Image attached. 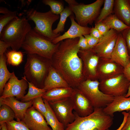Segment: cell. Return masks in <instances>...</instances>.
<instances>
[{"label": "cell", "instance_id": "1", "mask_svg": "<svg viewBox=\"0 0 130 130\" xmlns=\"http://www.w3.org/2000/svg\"><path fill=\"white\" fill-rule=\"evenodd\" d=\"M79 39H68L61 41L51 60L52 66L73 88L85 80L82 61L78 54L80 49L77 45Z\"/></svg>", "mask_w": 130, "mask_h": 130}, {"label": "cell", "instance_id": "2", "mask_svg": "<svg viewBox=\"0 0 130 130\" xmlns=\"http://www.w3.org/2000/svg\"><path fill=\"white\" fill-rule=\"evenodd\" d=\"M103 108H95L93 112L84 117L75 112L74 121L68 124L65 130H108L113 123V118L105 113Z\"/></svg>", "mask_w": 130, "mask_h": 130}, {"label": "cell", "instance_id": "3", "mask_svg": "<svg viewBox=\"0 0 130 130\" xmlns=\"http://www.w3.org/2000/svg\"><path fill=\"white\" fill-rule=\"evenodd\" d=\"M32 29L26 17H17L3 28L0 33V40L6 43L12 50L18 51Z\"/></svg>", "mask_w": 130, "mask_h": 130}, {"label": "cell", "instance_id": "4", "mask_svg": "<svg viewBox=\"0 0 130 130\" xmlns=\"http://www.w3.org/2000/svg\"><path fill=\"white\" fill-rule=\"evenodd\" d=\"M60 42L53 44L33 28L27 34L21 48L27 54H37L51 60Z\"/></svg>", "mask_w": 130, "mask_h": 130}, {"label": "cell", "instance_id": "5", "mask_svg": "<svg viewBox=\"0 0 130 130\" xmlns=\"http://www.w3.org/2000/svg\"><path fill=\"white\" fill-rule=\"evenodd\" d=\"M51 65V60L35 54H27L24 74L27 80L36 87L43 88L49 69Z\"/></svg>", "mask_w": 130, "mask_h": 130}, {"label": "cell", "instance_id": "6", "mask_svg": "<svg viewBox=\"0 0 130 130\" xmlns=\"http://www.w3.org/2000/svg\"><path fill=\"white\" fill-rule=\"evenodd\" d=\"M26 15L28 20H32L35 23V26L33 29L52 41L60 35V33L56 34L52 29L53 23L60 17L59 15L54 14L51 10L41 12L31 8L27 12Z\"/></svg>", "mask_w": 130, "mask_h": 130}, {"label": "cell", "instance_id": "7", "mask_svg": "<svg viewBox=\"0 0 130 130\" xmlns=\"http://www.w3.org/2000/svg\"><path fill=\"white\" fill-rule=\"evenodd\" d=\"M69 6L74 13L77 23L83 26L91 25L96 20L99 13L101 7L104 0H97L88 4L80 3L75 0H65Z\"/></svg>", "mask_w": 130, "mask_h": 130}, {"label": "cell", "instance_id": "8", "mask_svg": "<svg viewBox=\"0 0 130 130\" xmlns=\"http://www.w3.org/2000/svg\"><path fill=\"white\" fill-rule=\"evenodd\" d=\"M98 80L86 79L76 88L88 99L94 108H104L113 101L114 97L106 95L99 88Z\"/></svg>", "mask_w": 130, "mask_h": 130}, {"label": "cell", "instance_id": "9", "mask_svg": "<svg viewBox=\"0 0 130 130\" xmlns=\"http://www.w3.org/2000/svg\"><path fill=\"white\" fill-rule=\"evenodd\" d=\"M99 82V87L101 91L106 95L116 97L125 96L130 81L123 73Z\"/></svg>", "mask_w": 130, "mask_h": 130}, {"label": "cell", "instance_id": "10", "mask_svg": "<svg viewBox=\"0 0 130 130\" xmlns=\"http://www.w3.org/2000/svg\"><path fill=\"white\" fill-rule=\"evenodd\" d=\"M48 102L57 118L65 128L75 120V115L73 112V105L71 97Z\"/></svg>", "mask_w": 130, "mask_h": 130}, {"label": "cell", "instance_id": "11", "mask_svg": "<svg viewBox=\"0 0 130 130\" xmlns=\"http://www.w3.org/2000/svg\"><path fill=\"white\" fill-rule=\"evenodd\" d=\"M119 33L115 30L110 29L91 49L100 58H110Z\"/></svg>", "mask_w": 130, "mask_h": 130}, {"label": "cell", "instance_id": "12", "mask_svg": "<svg viewBox=\"0 0 130 130\" xmlns=\"http://www.w3.org/2000/svg\"><path fill=\"white\" fill-rule=\"evenodd\" d=\"M78 54L83 63V73L86 79H97V69L100 58L91 49L86 50L80 49Z\"/></svg>", "mask_w": 130, "mask_h": 130}, {"label": "cell", "instance_id": "13", "mask_svg": "<svg viewBox=\"0 0 130 130\" xmlns=\"http://www.w3.org/2000/svg\"><path fill=\"white\" fill-rule=\"evenodd\" d=\"M28 87V84L25 76L19 80L15 75L5 85L0 98L14 97L21 99L25 95Z\"/></svg>", "mask_w": 130, "mask_h": 130}, {"label": "cell", "instance_id": "14", "mask_svg": "<svg viewBox=\"0 0 130 130\" xmlns=\"http://www.w3.org/2000/svg\"><path fill=\"white\" fill-rule=\"evenodd\" d=\"M124 67L111 58H100L97 69V79L99 81L122 74Z\"/></svg>", "mask_w": 130, "mask_h": 130}, {"label": "cell", "instance_id": "15", "mask_svg": "<svg viewBox=\"0 0 130 130\" xmlns=\"http://www.w3.org/2000/svg\"><path fill=\"white\" fill-rule=\"evenodd\" d=\"M44 117L32 106L27 110L21 121L30 130H52L48 126Z\"/></svg>", "mask_w": 130, "mask_h": 130}, {"label": "cell", "instance_id": "16", "mask_svg": "<svg viewBox=\"0 0 130 130\" xmlns=\"http://www.w3.org/2000/svg\"><path fill=\"white\" fill-rule=\"evenodd\" d=\"M75 112L81 117L87 116L94 111V108L88 99L77 88H74L71 97Z\"/></svg>", "mask_w": 130, "mask_h": 130}, {"label": "cell", "instance_id": "17", "mask_svg": "<svg viewBox=\"0 0 130 130\" xmlns=\"http://www.w3.org/2000/svg\"><path fill=\"white\" fill-rule=\"evenodd\" d=\"M110 58L124 67L130 63V56L121 32L118 34Z\"/></svg>", "mask_w": 130, "mask_h": 130}, {"label": "cell", "instance_id": "18", "mask_svg": "<svg viewBox=\"0 0 130 130\" xmlns=\"http://www.w3.org/2000/svg\"><path fill=\"white\" fill-rule=\"evenodd\" d=\"M73 14L69 16L71 22L70 28L63 35H60L53 40L52 42L53 44H56L64 40L75 39L85 35L90 34L91 28L79 25L75 21Z\"/></svg>", "mask_w": 130, "mask_h": 130}, {"label": "cell", "instance_id": "19", "mask_svg": "<svg viewBox=\"0 0 130 130\" xmlns=\"http://www.w3.org/2000/svg\"><path fill=\"white\" fill-rule=\"evenodd\" d=\"M6 104L13 110L15 115L17 121H21L27 110L32 106L31 100L27 102H20L14 97H9L4 98H0V105Z\"/></svg>", "mask_w": 130, "mask_h": 130}, {"label": "cell", "instance_id": "20", "mask_svg": "<svg viewBox=\"0 0 130 130\" xmlns=\"http://www.w3.org/2000/svg\"><path fill=\"white\" fill-rule=\"evenodd\" d=\"M70 86L60 74L51 65L44 82L43 88L47 91L54 88Z\"/></svg>", "mask_w": 130, "mask_h": 130}, {"label": "cell", "instance_id": "21", "mask_svg": "<svg viewBox=\"0 0 130 130\" xmlns=\"http://www.w3.org/2000/svg\"><path fill=\"white\" fill-rule=\"evenodd\" d=\"M104 112L112 117L115 113L130 110V97L122 96L114 97L113 101L103 108Z\"/></svg>", "mask_w": 130, "mask_h": 130}, {"label": "cell", "instance_id": "22", "mask_svg": "<svg viewBox=\"0 0 130 130\" xmlns=\"http://www.w3.org/2000/svg\"><path fill=\"white\" fill-rule=\"evenodd\" d=\"M113 12L121 20L130 26V5L128 0H115Z\"/></svg>", "mask_w": 130, "mask_h": 130}, {"label": "cell", "instance_id": "23", "mask_svg": "<svg viewBox=\"0 0 130 130\" xmlns=\"http://www.w3.org/2000/svg\"><path fill=\"white\" fill-rule=\"evenodd\" d=\"M74 90V88L70 86L54 88L46 91L42 98L50 102L71 97Z\"/></svg>", "mask_w": 130, "mask_h": 130}, {"label": "cell", "instance_id": "24", "mask_svg": "<svg viewBox=\"0 0 130 130\" xmlns=\"http://www.w3.org/2000/svg\"><path fill=\"white\" fill-rule=\"evenodd\" d=\"M47 109V112L44 117L48 125L52 130H65L64 125L59 120L48 101L43 99Z\"/></svg>", "mask_w": 130, "mask_h": 130}, {"label": "cell", "instance_id": "25", "mask_svg": "<svg viewBox=\"0 0 130 130\" xmlns=\"http://www.w3.org/2000/svg\"><path fill=\"white\" fill-rule=\"evenodd\" d=\"M6 58L5 54L0 56V94L3 92L7 82L15 75L14 72L10 73L7 68Z\"/></svg>", "mask_w": 130, "mask_h": 130}, {"label": "cell", "instance_id": "26", "mask_svg": "<svg viewBox=\"0 0 130 130\" xmlns=\"http://www.w3.org/2000/svg\"><path fill=\"white\" fill-rule=\"evenodd\" d=\"M102 22L110 29H113L119 32L129 27L121 20L114 14H111Z\"/></svg>", "mask_w": 130, "mask_h": 130}, {"label": "cell", "instance_id": "27", "mask_svg": "<svg viewBox=\"0 0 130 130\" xmlns=\"http://www.w3.org/2000/svg\"><path fill=\"white\" fill-rule=\"evenodd\" d=\"M26 80L28 84V91L27 93L21 99L22 102H28L36 97H42L46 91L43 88H39L36 87L33 84L27 79Z\"/></svg>", "mask_w": 130, "mask_h": 130}, {"label": "cell", "instance_id": "28", "mask_svg": "<svg viewBox=\"0 0 130 130\" xmlns=\"http://www.w3.org/2000/svg\"><path fill=\"white\" fill-rule=\"evenodd\" d=\"M5 54L6 61L9 65L18 66L23 61V54L21 51L12 50L7 52Z\"/></svg>", "mask_w": 130, "mask_h": 130}, {"label": "cell", "instance_id": "29", "mask_svg": "<svg viewBox=\"0 0 130 130\" xmlns=\"http://www.w3.org/2000/svg\"><path fill=\"white\" fill-rule=\"evenodd\" d=\"M15 115L12 109L8 106L2 104L0 105V125L14 120Z\"/></svg>", "mask_w": 130, "mask_h": 130}, {"label": "cell", "instance_id": "30", "mask_svg": "<svg viewBox=\"0 0 130 130\" xmlns=\"http://www.w3.org/2000/svg\"><path fill=\"white\" fill-rule=\"evenodd\" d=\"M114 1V0H105L104 6L96 20V23L102 22L111 14L113 12Z\"/></svg>", "mask_w": 130, "mask_h": 130}, {"label": "cell", "instance_id": "31", "mask_svg": "<svg viewBox=\"0 0 130 130\" xmlns=\"http://www.w3.org/2000/svg\"><path fill=\"white\" fill-rule=\"evenodd\" d=\"M73 14L72 11L68 6H66L60 13V20L56 28L53 30V32L58 34L64 30L65 23L67 18Z\"/></svg>", "mask_w": 130, "mask_h": 130}, {"label": "cell", "instance_id": "32", "mask_svg": "<svg viewBox=\"0 0 130 130\" xmlns=\"http://www.w3.org/2000/svg\"><path fill=\"white\" fill-rule=\"evenodd\" d=\"M43 3L49 6L51 10L54 14L59 15L64 9L63 1L55 0H43Z\"/></svg>", "mask_w": 130, "mask_h": 130}, {"label": "cell", "instance_id": "33", "mask_svg": "<svg viewBox=\"0 0 130 130\" xmlns=\"http://www.w3.org/2000/svg\"><path fill=\"white\" fill-rule=\"evenodd\" d=\"M17 17L16 11H10L7 13L0 15V33L6 25Z\"/></svg>", "mask_w": 130, "mask_h": 130}, {"label": "cell", "instance_id": "34", "mask_svg": "<svg viewBox=\"0 0 130 130\" xmlns=\"http://www.w3.org/2000/svg\"><path fill=\"white\" fill-rule=\"evenodd\" d=\"M32 100V106L44 117L47 112V109L42 97L40 96L36 97Z\"/></svg>", "mask_w": 130, "mask_h": 130}, {"label": "cell", "instance_id": "35", "mask_svg": "<svg viewBox=\"0 0 130 130\" xmlns=\"http://www.w3.org/2000/svg\"><path fill=\"white\" fill-rule=\"evenodd\" d=\"M6 123L7 130H30L22 121L14 120Z\"/></svg>", "mask_w": 130, "mask_h": 130}, {"label": "cell", "instance_id": "36", "mask_svg": "<svg viewBox=\"0 0 130 130\" xmlns=\"http://www.w3.org/2000/svg\"><path fill=\"white\" fill-rule=\"evenodd\" d=\"M130 56V26L121 32Z\"/></svg>", "mask_w": 130, "mask_h": 130}, {"label": "cell", "instance_id": "37", "mask_svg": "<svg viewBox=\"0 0 130 130\" xmlns=\"http://www.w3.org/2000/svg\"><path fill=\"white\" fill-rule=\"evenodd\" d=\"M94 27L103 36L106 35L110 29L108 26L102 22L96 23Z\"/></svg>", "mask_w": 130, "mask_h": 130}, {"label": "cell", "instance_id": "38", "mask_svg": "<svg viewBox=\"0 0 130 130\" xmlns=\"http://www.w3.org/2000/svg\"><path fill=\"white\" fill-rule=\"evenodd\" d=\"M84 36L86 39L90 49L92 48L96 45L100 39L96 38L90 34L85 35Z\"/></svg>", "mask_w": 130, "mask_h": 130}, {"label": "cell", "instance_id": "39", "mask_svg": "<svg viewBox=\"0 0 130 130\" xmlns=\"http://www.w3.org/2000/svg\"><path fill=\"white\" fill-rule=\"evenodd\" d=\"M77 45L82 50H86L90 49L86 39L83 36L79 37Z\"/></svg>", "mask_w": 130, "mask_h": 130}, {"label": "cell", "instance_id": "40", "mask_svg": "<svg viewBox=\"0 0 130 130\" xmlns=\"http://www.w3.org/2000/svg\"><path fill=\"white\" fill-rule=\"evenodd\" d=\"M90 34L93 37L99 39H101L103 37L98 30L93 26L91 28Z\"/></svg>", "mask_w": 130, "mask_h": 130}, {"label": "cell", "instance_id": "41", "mask_svg": "<svg viewBox=\"0 0 130 130\" xmlns=\"http://www.w3.org/2000/svg\"><path fill=\"white\" fill-rule=\"evenodd\" d=\"M9 47V45L6 42L0 40V56L5 54L7 48Z\"/></svg>", "mask_w": 130, "mask_h": 130}, {"label": "cell", "instance_id": "42", "mask_svg": "<svg viewBox=\"0 0 130 130\" xmlns=\"http://www.w3.org/2000/svg\"><path fill=\"white\" fill-rule=\"evenodd\" d=\"M128 113L126 122L121 130H130V110Z\"/></svg>", "mask_w": 130, "mask_h": 130}, {"label": "cell", "instance_id": "43", "mask_svg": "<svg viewBox=\"0 0 130 130\" xmlns=\"http://www.w3.org/2000/svg\"><path fill=\"white\" fill-rule=\"evenodd\" d=\"M123 73L126 78L130 81V63L124 67Z\"/></svg>", "mask_w": 130, "mask_h": 130}, {"label": "cell", "instance_id": "44", "mask_svg": "<svg viewBox=\"0 0 130 130\" xmlns=\"http://www.w3.org/2000/svg\"><path fill=\"white\" fill-rule=\"evenodd\" d=\"M122 114L124 116V118L123 121L120 126L116 130H121L126 122L128 113L124 111H123L122 112Z\"/></svg>", "mask_w": 130, "mask_h": 130}, {"label": "cell", "instance_id": "45", "mask_svg": "<svg viewBox=\"0 0 130 130\" xmlns=\"http://www.w3.org/2000/svg\"><path fill=\"white\" fill-rule=\"evenodd\" d=\"M10 11L6 7H0V13L3 14H6L9 13Z\"/></svg>", "mask_w": 130, "mask_h": 130}, {"label": "cell", "instance_id": "46", "mask_svg": "<svg viewBox=\"0 0 130 130\" xmlns=\"http://www.w3.org/2000/svg\"><path fill=\"white\" fill-rule=\"evenodd\" d=\"M0 130H7L6 123H4L0 126Z\"/></svg>", "mask_w": 130, "mask_h": 130}, {"label": "cell", "instance_id": "47", "mask_svg": "<svg viewBox=\"0 0 130 130\" xmlns=\"http://www.w3.org/2000/svg\"><path fill=\"white\" fill-rule=\"evenodd\" d=\"M125 97L126 98L130 97V81L127 92Z\"/></svg>", "mask_w": 130, "mask_h": 130}, {"label": "cell", "instance_id": "48", "mask_svg": "<svg viewBox=\"0 0 130 130\" xmlns=\"http://www.w3.org/2000/svg\"><path fill=\"white\" fill-rule=\"evenodd\" d=\"M129 2L130 5V0H128Z\"/></svg>", "mask_w": 130, "mask_h": 130}]
</instances>
